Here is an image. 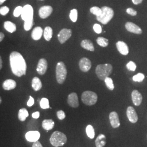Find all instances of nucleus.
Returning a JSON list of instances; mask_svg holds the SVG:
<instances>
[{"label": "nucleus", "mask_w": 147, "mask_h": 147, "mask_svg": "<svg viewBox=\"0 0 147 147\" xmlns=\"http://www.w3.org/2000/svg\"><path fill=\"white\" fill-rule=\"evenodd\" d=\"M40 134L38 131H31L27 132L25 138L28 142H35L38 141L40 138Z\"/></svg>", "instance_id": "obj_16"}, {"label": "nucleus", "mask_w": 147, "mask_h": 147, "mask_svg": "<svg viewBox=\"0 0 147 147\" xmlns=\"http://www.w3.org/2000/svg\"><path fill=\"white\" fill-rule=\"evenodd\" d=\"M95 146L96 147H104L106 143V137L104 134H100L95 140Z\"/></svg>", "instance_id": "obj_21"}, {"label": "nucleus", "mask_w": 147, "mask_h": 147, "mask_svg": "<svg viewBox=\"0 0 147 147\" xmlns=\"http://www.w3.org/2000/svg\"><path fill=\"white\" fill-rule=\"evenodd\" d=\"M72 34V31L70 29L63 28L59 32L58 39L61 44H63L68 40Z\"/></svg>", "instance_id": "obj_8"}, {"label": "nucleus", "mask_w": 147, "mask_h": 147, "mask_svg": "<svg viewBox=\"0 0 147 147\" xmlns=\"http://www.w3.org/2000/svg\"><path fill=\"white\" fill-rule=\"evenodd\" d=\"M125 28L127 31L135 34H141L142 33L141 28L131 22H126L125 24Z\"/></svg>", "instance_id": "obj_14"}, {"label": "nucleus", "mask_w": 147, "mask_h": 147, "mask_svg": "<svg viewBox=\"0 0 147 147\" xmlns=\"http://www.w3.org/2000/svg\"><path fill=\"white\" fill-rule=\"evenodd\" d=\"M43 34L45 39L48 42L50 41L53 37V30L52 28L49 26L46 27Z\"/></svg>", "instance_id": "obj_26"}, {"label": "nucleus", "mask_w": 147, "mask_h": 147, "mask_svg": "<svg viewBox=\"0 0 147 147\" xmlns=\"http://www.w3.org/2000/svg\"><path fill=\"white\" fill-rule=\"evenodd\" d=\"M4 37H5L4 34H3V33L1 32V33H0V42H2V41L3 40Z\"/></svg>", "instance_id": "obj_45"}, {"label": "nucleus", "mask_w": 147, "mask_h": 147, "mask_svg": "<svg viewBox=\"0 0 147 147\" xmlns=\"http://www.w3.org/2000/svg\"><path fill=\"white\" fill-rule=\"evenodd\" d=\"M21 18L24 21V28L26 31H29L33 25V9L31 5H26L23 7Z\"/></svg>", "instance_id": "obj_2"}, {"label": "nucleus", "mask_w": 147, "mask_h": 147, "mask_svg": "<svg viewBox=\"0 0 147 147\" xmlns=\"http://www.w3.org/2000/svg\"><path fill=\"white\" fill-rule=\"evenodd\" d=\"M42 33H44V32L42 28L40 27H36L32 32V38L34 40H38L41 38Z\"/></svg>", "instance_id": "obj_20"}, {"label": "nucleus", "mask_w": 147, "mask_h": 147, "mask_svg": "<svg viewBox=\"0 0 147 147\" xmlns=\"http://www.w3.org/2000/svg\"><path fill=\"white\" fill-rule=\"evenodd\" d=\"M4 28L5 30L10 33H13L16 30V24L9 21H7L4 23Z\"/></svg>", "instance_id": "obj_25"}, {"label": "nucleus", "mask_w": 147, "mask_h": 147, "mask_svg": "<svg viewBox=\"0 0 147 147\" xmlns=\"http://www.w3.org/2000/svg\"><path fill=\"white\" fill-rule=\"evenodd\" d=\"M81 100L85 105H94L98 101V95L93 92L87 90L82 94Z\"/></svg>", "instance_id": "obj_7"}, {"label": "nucleus", "mask_w": 147, "mask_h": 147, "mask_svg": "<svg viewBox=\"0 0 147 147\" xmlns=\"http://www.w3.org/2000/svg\"><path fill=\"white\" fill-rule=\"evenodd\" d=\"M67 101L68 105L71 107L77 108L79 107V99L76 93H71L69 95Z\"/></svg>", "instance_id": "obj_13"}, {"label": "nucleus", "mask_w": 147, "mask_h": 147, "mask_svg": "<svg viewBox=\"0 0 147 147\" xmlns=\"http://www.w3.org/2000/svg\"><path fill=\"white\" fill-rule=\"evenodd\" d=\"M131 97L132 100L134 105L136 106L141 105L142 101V95L138 90H134L132 91Z\"/></svg>", "instance_id": "obj_17"}, {"label": "nucleus", "mask_w": 147, "mask_h": 147, "mask_svg": "<svg viewBox=\"0 0 147 147\" xmlns=\"http://www.w3.org/2000/svg\"><path fill=\"white\" fill-rule=\"evenodd\" d=\"M0 102H1V103L2 102V99H1V98L0 99Z\"/></svg>", "instance_id": "obj_48"}, {"label": "nucleus", "mask_w": 147, "mask_h": 147, "mask_svg": "<svg viewBox=\"0 0 147 147\" xmlns=\"http://www.w3.org/2000/svg\"><path fill=\"white\" fill-rule=\"evenodd\" d=\"M2 67V58H0V69H1Z\"/></svg>", "instance_id": "obj_46"}, {"label": "nucleus", "mask_w": 147, "mask_h": 147, "mask_svg": "<svg viewBox=\"0 0 147 147\" xmlns=\"http://www.w3.org/2000/svg\"><path fill=\"white\" fill-rule=\"evenodd\" d=\"M69 17H70V20L74 22L77 21V19H78V11H77V9H73L70 11Z\"/></svg>", "instance_id": "obj_33"}, {"label": "nucleus", "mask_w": 147, "mask_h": 147, "mask_svg": "<svg viewBox=\"0 0 147 147\" xmlns=\"http://www.w3.org/2000/svg\"><path fill=\"white\" fill-rule=\"evenodd\" d=\"M116 47L121 55H127L129 53V47L125 42L122 41H118L116 43Z\"/></svg>", "instance_id": "obj_18"}, {"label": "nucleus", "mask_w": 147, "mask_h": 147, "mask_svg": "<svg viewBox=\"0 0 147 147\" xmlns=\"http://www.w3.org/2000/svg\"><path fill=\"white\" fill-rule=\"evenodd\" d=\"M57 116L58 119L61 121L65 119V118L66 117L64 112L62 110L58 111V112H57Z\"/></svg>", "instance_id": "obj_38"}, {"label": "nucleus", "mask_w": 147, "mask_h": 147, "mask_svg": "<svg viewBox=\"0 0 147 147\" xmlns=\"http://www.w3.org/2000/svg\"><path fill=\"white\" fill-rule=\"evenodd\" d=\"M34 100L33 98L31 96H30V99L27 102V105L28 107H31L33 105H34Z\"/></svg>", "instance_id": "obj_41"}, {"label": "nucleus", "mask_w": 147, "mask_h": 147, "mask_svg": "<svg viewBox=\"0 0 147 147\" xmlns=\"http://www.w3.org/2000/svg\"><path fill=\"white\" fill-rule=\"evenodd\" d=\"M23 11V7L21 6H18L16 7V9H14L13 14L15 17H19V16H21L22 13Z\"/></svg>", "instance_id": "obj_35"}, {"label": "nucleus", "mask_w": 147, "mask_h": 147, "mask_svg": "<svg viewBox=\"0 0 147 147\" xmlns=\"http://www.w3.org/2000/svg\"><path fill=\"white\" fill-rule=\"evenodd\" d=\"M90 11L91 13L93 14L96 16H100L102 13V10L101 8H100L98 7H93L90 9Z\"/></svg>", "instance_id": "obj_32"}, {"label": "nucleus", "mask_w": 147, "mask_h": 147, "mask_svg": "<svg viewBox=\"0 0 147 147\" xmlns=\"http://www.w3.org/2000/svg\"><path fill=\"white\" fill-rule=\"evenodd\" d=\"M40 106L42 109H47L50 108L49 101L47 98H43L40 101Z\"/></svg>", "instance_id": "obj_31"}, {"label": "nucleus", "mask_w": 147, "mask_h": 147, "mask_svg": "<svg viewBox=\"0 0 147 147\" xmlns=\"http://www.w3.org/2000/svg\"><path fill=\"white\" fill-rule=\"evenodd\" d=\"M56 80L59 84H62L67 78V70L64 63L62 62H58L56 69Z\"/></svg>", "instance_id": "obj_6"}, {"label": "nucleus", "mask_w": 147, "mask_h": 147, "mask_svg": "<svg viewBox=\"0 0 147 147\" xmlns=\"http://www.w3.org/2000/svg\"><path fill=\"white\" fill-rule=\"evenodd\" d=\"M133 3L135 5H139L140 3H141L143 1V0H132Z\"/></svg>", "instance_id": "obj_44"}, {"label": "nucleus", "mask_w": 147, "mask_h": 147, "mask_svg": "<svg viewBox=\"0 0 147 147\" xmlns=\"http://www.w3.org/2000/svg\"><path fill=\"white\" fill-rule=\"evenodd\" d=\"M29 116L28 111L26 109L22 108L20 109L18 113V118L21 121H26L27 118Z\"/></svg>", "instance_id": "obj_27"}, {"label": "nucleus", "mask_w": 147, "mask_h": 147, "mask_svg": "<svg viewBox=\"0 0 147 147\" xmlns=\"http://www.w3.org/2000/svg\"><path fill=\"white\" fill-rule=\"evenodd\" d=\"M50 142L53 147H62L67 142V137L62 132L56 131L53 132L50 137Z\"/></svg>", "instance_id": "obj_3"}, {"label": "nucleus", "mask_w": 147, "mask_h": 147, "mask_svg": "<svg viewBox=\"0 0 147 147\" xmlns=\"http://www.w3.org/2000/svg\"><path fill=\"white\" fill-rule=\"evenodd\" d=\"M126 115L128 119L132 123H136L138 118L135 109L132 106H129L126 110Z\"/></svg>", "instance_id": "obj_9"}, {"label": "nucleus", "mask_w": 147, "mask_h": 147, "mask_svg": "<svg viewBox=\"0 0 147 147\" xmlns=\"http://www.w3.org/2000/svg\"><path fill=\"white\" fill-rule=\"evenodd\" d=\"M16 81L12 79L6 80L2 85L3 88L5 90H10L16 88Z\"/></svg>", "instance_id": "obj_19"}, {"label": "nucleus", "mask_w": 147, "mask_h": 147, "mask_svg": "<svg viewBox=\"0 0 147 147\" xmlns=\"http://www.w3.org/2000/svg\"><path fill=\"white\" fill-rule=\"evenodd\" d=\"M40 1H43V0H40Z\"/></svg>", "instance_id": "obj_49"}, {"label": "nucleus", "mask_w": 147, "mask_h": 147, "mask_svg": "<svg viewBox=\"0 0 147 147\" xmlns=\"http://www.w3.org/2000/svg\"><path fill=\"white\" fill-rule=\"evenodd\" d=\"M96 42L101 47H106L109 45V40L104 37H98L96 39Z\"/></svg>", "instance_id": "obj_29"}, {"label": "nucleus", "mask_w": 147, "mask_h": 147, "mask_svg": "<svg viewBox=\"0 0 147 147\" xmlns=\"http://www.w3.org/2000/svg\"><path fill=\"white\" fill-rule=\"evenodd\" d=\"M86 132L87 135L88 137L90 139L94 138L95 137V131L94 127L91 125H88L86 129Z\"/></svg>", "instance_id": "obj_28"}, {"label": "nucleus", "mask_w": 147, "mask_h": 147, "mask_svg": "<svg viewBox=\"0 0 147 147\" xmlns=\"http://www.w3.org/2000/svg\"><path fill=\"white\" fill-rule=\"evenodd\" d=\"M93 29L94 31L97 34H100L102 32V28L99 24H95L93 26Z\"/></svg>", "instance_id": "obj_39"}, {"label": "nucleus", "mask_w": 147, "mask_h": 147, "mask_svg": "<svg viewBox=\"0 0 147 147\" xmlns=\"http://www.w3.org/2000/svg\"><path fill=\"white\" fill-rule=\"evenodd\" d=\"M104 81H105L106 86V87H107L108 89H110V90H113L114 89L115 86L113 84L112 79L110 78H109V77H107L105 79Z\"/></svg>", "instance_id": "obj_30"}, {"label": "nucleus", "mask_w": 147, "mask_h": 147, "mask_svg": "<svg viewBox=\"0 0 147 147\" xmlns=\"http://www.w3.org/2000/svg\"><path fill=\"white\" fill-rule=\"evenodd\" d=\"M136 67V64L134 63V62H132V61L129 62V63H127V64H126V68H127V69L128 70H130V71H135Z\"/></svg>", "instance_id": "obj_36"}, {"label": "nucleus", "mask_w": 147, "mask_h": 147, "mask_svg": "<svg viewBox=\"0 0 147 147\" xmlns=\"http://www.w3.org/2000/svg\"><path fill=\"white\" fill-rule=\"evenodd\" d=\"M32 116L33 117V118L34 119H38L39 118V116H40V113L39 112L37 111V112H35L34 113H33L32 114Z\"/></svg>", "instance_id": "obj_42"}, {"label": "nucleus", "mask_w": 147, "mask_h": 147, "mask_svg": "<svg viewBox=\"0 0 147 147\" xmlns=\"http://www.w3.org/2000/svg\"><path fill=\"white\" fill-rule=\"evenodd\" d=\"M53 7L50 5H44L39 10V16L42 19H46L53 13Z\"/></svg>", "instance_id": "obj_10"}, {"label": "nucleus", "mask_w": 147, "mask_h": 147, "mask_svg": "<svg viewBox=\"0 0 147 147\" xmlns=\"http://www.w3.org/2000/svg\"><path fill=\"white\" fill-rule=\"evenodd\" d=\"M32 147H42V145L41 143L38 141L33 143V144L32 145Z\"/></svg>", "instance_id": "obj_43"}, {"label": "nucleus", "mask_w": 147, "mask_h": 147, "mask_svg": "<svg viewBox=\"0 0 147 147\" xmlns=\"http://www.w3.org/2000/svg\"><path fill=\"white\" fill-rule=\"evenodd\" d=\"M144 78H145V76H144V74L142 73H138L136 75L134 76L133 78H132V79L135 82H141L144 80Z\"/></svg>", "instance_id": "obj_34"}, {"label": "nucleus", "mask_w": 147, "mask_h": 147, "mask_svg": "<svg viewBox=\"0 0 147 147\" xmlns=\"http://www.w3.org/2000/svg\"><path fill=\"white\" fill-rule=\"evenodd\" d=\"M92 63L88 58H82L79 62L80 69L84 72H87L91 68Z\"/></svg>", "instance_id": "obj_11"}, {"label": "nucleus", "mask_w": 147, "mask_h": 147, "mask_svg": "<svg viewBox=\"0 0 147 147\" xmlns=\"http://www.w3.org/2000/svg\"><path fill=\"white\" fill-rule=\"evenodd\" d=\"M5 1V0H0V4L2 5Z\"/></svg>", "instance_id": "obj_47"}, {"label": "nucleus", "mask_w": 147, "mask_h": 147, "mask_svg": "<svg viewBox=\"0 0 147 147\" xmlns=\"http://www.w3.org/2000/svg\"><path fill=\"white\" fill-rule=\"evenodd\" d=\"M9 11V8L7 6H4L0 8V14L2 16H5L8 13Z\"/></svg>", "instance_id": "obj_37"}, {"label": "nucleus", "mask_w": 147, "mask_h": 147, "mask_svg": "<svg viewBox=\"0 0 147 147\" xmlns=\"http://www.w3.org/2000/svg\"><path fill=\"white\" fill-rule=\"evenodd\" d=\"M112 71V66L110 64L106 63L104 64L98 65L96 69L95 73L99 79L104 81L105 79L110 75Z\"/></svg>", "instance_id": "obj_4"}, {"label": "nucleus", "mask_w": 147, "mask_h": 147, "mask_svg": "<svg viewBox=\"0 0 147 147\" xmlns=\"http://www.w3.org/2000/svg\"><path fill=\"white\" fill-rule=\"evenodd\" d=\"M109 119L110 121L111 125L113 128H117L119 127L121 124L118 115L116 112H112L110 113Z\"/></svg>", "instance_id": "obj_12"}, {"label": "nucleus", "mask_w": 147, "mask_h": 147, "mask_svg": "<svg viewBox=\"0 0 147 147\" xmlns=\"http://www.w3.org/2000/svg\"><path fill=\"white\" fill-rule=\"evenodd\" d=\"M11 69L15 75L21 77L26 74L27 65L23 56L18 52L13 51L9 57Z\"/></svg>", "instance_id": "obj_1"}, {"label": "nucleus", "mask_w": 147, "mask_h": 147, "mask_svg": "<svg viewBox=\"0 0 147 147\" xmlns=\"http://www.w3.org/2000/svg\"><path fill=\"white\" fill-rule=\"evenodd\" d=\"M101 10V14L99 16H96V19L101 24L106 25L113 18L114 16V11L111 8L107 6L102 7Z\"/></svg>", "instance_id": "obj_5"}, {"label": "nucleus", "mask_w": 147, "mask_h": 147, "mask_svg": "<svg viewBox=\"0 0 147 147\" xmlns=\"http://www.w3.org/2000/svg\"><path fill=\"white\" fill-rule=\"evenodd\" d=\"M126 13L131 16H136L137 13L136 11H135V9H132L131 8H129L126 9Z\"/></svg>", "instance_id": "obj_40"}, {"label": "nucleus", "mask_w": 147, "mask_h": 147, "mask_svg": "<svg viewBox=\"0 0 147 147\" xmlns=\"http://www.w3.org/2000/svg\"><path fill=\"white\" fill-rule=\"evenodd\" d=\"M32 87L35 91H38L42 87V83L38 77H34L32 81Z\"/></svg>", "instance_id": "obj_23"}, {"label": "nucleus", "mask_w": 147, "mask_h": 147, "mask_svg": "<svg viewBox=\"0 0 147 147\" xmlns=\"http://www.w3.org/2000/svg\"><path fill=\"white\" fill-rule=\"evenodd\" d=\"M55 125V122L52 119H44L42 121V128L45 130H52Z\"/></svg>", "instance_id": "obj_24"}, {"label": "nucleus", "mask_w": 147, "mask_h": 147, "mask_svg": "<svg viewBox=\"0 0 147 147\" xmlns=\"http://www.w3.org/2000/svg\"><path fill=\"white\" fill-rule=\"evenodd\" d=\"M47 68V61L44 58H41L37 65V71L39 75H44L46 73Z\"/></svg>", "instance_id": "obj_15"}, {"label": "nucleus", "mask_w": 147, "mask_h": 147, "mask_svg": "<svg viewBox=\"0 0 147 147\" xmlns=\"http://www.w3.org/2000/svg\"><path fill=\"white\" fill-rule=\"evenodd\" d=\"M81 46L87 50L90 51H94V47L93 44L90 40H88V39L83 40L81 42Z\"/></svg>", "instance_id": "obj_22"}]
</instances>
